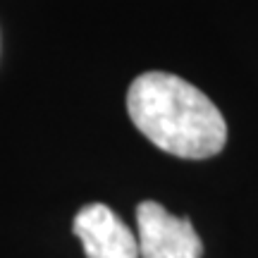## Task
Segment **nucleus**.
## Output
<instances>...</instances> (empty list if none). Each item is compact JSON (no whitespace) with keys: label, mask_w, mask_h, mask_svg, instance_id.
I'll list each match as a JSON object with an SVG mask.
<instances>
[{"label":"nucleus","mask_w":258,"mask_h":258,"mask_svg":"<svg viewBox=\"0 0 258 258\" xmlns=\"http://www.w3.org/2000/svg\"><path fill=\"white\" fill-rule=\"evenodd\" d=\"M74 234L82 239L86 258H139L134 232L105 203H89L74 215Z\"/></svg>","instance_id":"nucleus-3"},{"label":"nucleus","mask_w":258,"mask_h":258,"mask_svg":"<svg viewBox=\"0 0 258 258\" xmlns=\"http://www.w3.org/2000/svg\"><path fill=\"white\" fill-rule=\"evenodd\" d=\"M127 110L153 146L177 158L218 156L227 141V124L218 105L177 74H139L129 86Z\"/></svg>","instance_id":"nucleus-1"},{"label":"nucleus","mask_w":258,"mask_h":258,"mask_svg":"<svg viewBox=\"0 0 258 258\" xmlns=\"http://www.w3.org/2000/svg\"><path fill=\"white\" fill-rule=\"evenodd\" d=\"M139 256L141 258H201L203 244L189 218H177L156 201L137 206Z\"/></svg>","instance_id":"nucleus-2"}]
</instances>
